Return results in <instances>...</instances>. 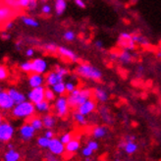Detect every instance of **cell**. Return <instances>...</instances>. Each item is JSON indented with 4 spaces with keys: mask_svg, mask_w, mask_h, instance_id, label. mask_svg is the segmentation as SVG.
I'll return each mask as SVG.
<instances>
[{
    "mask_svg": "<svg viewBox=\"0 0 161 161\" xmlns=\"http://www.w3.org/2000/svg\"><path fill=\"white\" fill-rule=\"evenodd\" d=\"M35 113H36L35 104L29 100L16 104L12 109V115L16 118H20V119L31 118L35 115Z\"/></svg>",
    "mask_w": 161,
    "mask_h": 161,
    "instance_id": "cell-3",
    "label": "cell"
},
{
    "mask_svg": "<svg viewBox=\"0 0 161 161\" xmlns=\"http://www.w3.org/2000/svg\"><path fill=\"white\" fill-rule=\"evenodd\" d=\"M92 91L90 88H75L67 96L68 104L71 108H78L87 99L92 98Z\"/></svg>",
    "mask_w": 161,
    "mask_h": 161,
    "instance_id": "cell-2",
    "label": "cell"
},
{
    "mask_svg": "<svg viewBox=\"0 0 161 161\" xmlns=\"http://www.w3.org/2000/svg\"><path fill=\"white\" fill-rule=\"evenodd\" d=\"M42 123H43V128H45L46 130H52L56 125V117L52 114L45 113L42 117Z\"/></svg>",
    "mask_w": 161,
    "mask_h": 161,
    "instance_id": "cell-19",
    "label": "cell"
},
{
    "mask_svg": "<svg viewBox=\"0 0 161 161\" xmlns=\"http://www.w3.org/2000/svg\"><path fill=\"white\" fill-rule=\"evenodd\" d=\"M132 39L135 42L136 44H139L141 46H143V47H147V46H149V40L143 36H141V35H138V34H134L132 35Z\"/></svg>",
    "mask_w": 161,
    "mask_h": 161,
    "instance_id": "cell-28",
    "label": "cell"
},
{
    "mask_svg": "<svg viewBox=\"0 0 161 161\" xmlns=\"http://www.w3.org/2000/svg\"><path fill=\"white\" fill-rule=\"evenodd\" d=\"M44 136H46L47 139L51 140V139L54 138V132H53L52 130H47V131L44 133Z\"/></svg>",
    "mask_w": 161,
    "mask_h": 161,
    "instance_id": "cell-54",
    "label": "cell"
},
{
    "mask_svg": "<svg viewBox=\"0 0 161 161\" xmlns=\"http://www.w3.org/2000/svg\"><path fill=\"white\" fill-rule=\"evenodd\" d=\"M20 19H21V22L25 26H27V27H30V28H38V26H39L38 21L36 19L33 18V17H31V16L21 15Z\"/></svg>",
    "mask_w": 161,
    "mask_h": 161,
    "instance_id": "cell-21",
    "label": "cell"
},
{
    "mask_svg": "<svg viewBox=\"0 0 161 161\" xmlns=\"http://www.w3.org/2000/svg\"><path fill=\"white\" fill-rule=\"evenodd\" d=\"M44 92H45V87L43 86L31 88L27 94V99L31 103L36 104L40 101L44 100Z\"/></svg>",
    "mask_w": 161,
    "mask_h": 161,
    "instance_id": "cell-7",
    "label": "cell"
},
{
    "mask_svg": "<svg viewBox=\"0 0 161 161\" xmlns=\"http://www.w3.org/2000/svg\"><path fill=\"white\" fill-rule=\"evenodd\" d=\"M57 53L59 55H61L62 57L66 58L67 60L73 62V63H80V57L78 56V54L73 51L70 48L64 46V45H58L57 48Z\"/></svg>",
    "mask_w": 161,
    "mask_h": 161,
    "instance_id": "cell-9",
    "label": "cell"
},
{
    "mask_svg": "<svg viewBox=\"0 0 161 161\" xmlns=\"http://www.w3.org/2000/svg\"><path fill=\"white\" fill-rule=\"evenodd\" d=\"M75 73L78 77L95 82L102 79V72L97 67L88 63H79L75 69Z\"/></svg>",
    "mask_w": 161,
    "mask_h": 161,
    "instance_id": "cell-1",
    "label": "cell"
},
{
    "mask_svg": "<svg viewBox=\"0 0 161 161\" xmlns=\"http://www.w3.org/2000/svg\"><path fill=\"white\" fill-rule=\"evenodd\" d=\"M15 129L8 122H2L0 124V142H8L14 136Z\"/></svg>",
    "mask_w": 161,
    "mask_h": 161,
    "instance_id": "cell-6",
    "label": "cell"
},
{
    "mask_svg": "<svg viewBox=\"0 0 161 161\" xmlns=\"http://www.w3.org/2000/svg\"><path fill=\"white\" fill-rule=\"evenodd\" d=\"M42 50L49 53V54H55L57 53V48H58V45L54 43V42H44L42 44Z\"/></svg>",
    "mask_w": 161,
    "mask_h": 161,
    "instance_id": "cell-29",
    "label": "cell"
},
{
    "mask_svg": "<svg viewBox=\"0 0 161 161\" xmlns=\"http://www.w3.org/2000/svg\"><path fill=\"white\" fill-rule=\"evenodd\" d=\"M117 59L120 63H122V64H129V63H131L133 60V55L129 50L124 49L123 51H121L118 54Z\"/></svg>",
    "mask_w": 161,
    "mask_h": 161,
    "instance_id": "cell-25",
    "label": "cell"
},
{
    "mask_svg": "<svg viewBox=\"0 0 161 161\" xmlns=\"http://www.w3.org/2000/svg\"><path fill=\"white\" fill-rule=\"evenodd\" d=\"M73 119L80 126H85L87 123L86 116L83 115V114H80V112H78V111H75L74 113H73Z\"/></svg>",
    "mask_w": 161,
    "mask_h": 161,
    "instance_id": "cell-32",
    "label": "cell"
},
{
    "mask_svg": "<svg viewBox=\"0 0 161 161\" xmlns=\"http://www.w3.org/2000/svg\"><path fill=\"white\" fill-rule=\"evenodd\" d=\"M29 123L31 124V126L33 127L36 131H39V130H42V129L43 128L42 120V118H39V117H35V116L31 117Z\"/></svg>",
    "mask_w": 161,
    "mask_h": 161,
    "instance_id": "cell-30",
    "label": "cell"
},
{
    "mask_svg": "<svg viewBox=\"0 0 161 161\" xmlns=\"http://www.w3.org/2000/svg\"><path fill=\"white\" fill-rule=\"evenodd\" d=\"M51 88H52V91L55 92V94H57V95H64V94H65V92H66L65 83H64V82L56 84Z\"/></svg>",
    "mask_w": 161,
    "mask_h": 161,
    "instance_id": "cell-31",
    "label": "cell"
},
{
    "mask_svg": "<svg viewBox=\"0 0 161 161\" xmlns=\"http://www.w3.org/2000/svg\"><path fill=\"white\" fill-rule=\"evenodd\" d=\"M156 55H157V57H158V58H161V51L157 52V54H156Z\"/></svg>",
    "mask_w": 161,
    "mask_h": 161,
    "instance_id": "cell-58",
    "label": "cell"
},
{
    "mask_svg": "<svg viewBox=\"0 0 161 161\" xmlns=\"http://www.w3.org/2000/svg\"><path fill=\"white\" fill-rule=\"evenodd\" d=\"M54 71H56L57 73H59V74H60L61 76H63L64 78L67 77V76L70 74L69 70H68L67 68H65V67H63V66H55Z\"/></svg>",
    "mask_w": 161,
    "mask_h": 161,
    "instance_id": "cell-41",
    "label": "cell"
},
{
    "mask_svg": "<svg viewBox=\"0 0 161 161\" xmlns=\"http://www.w3.org/2000/svg\"><path fill=\"white\" fill-rule=\"evenodd\" d=\"M19 133H20V136L21 138L24 140V141H30L31 139L34 138L35 136V133H36V130L31 126L30 123H26L24 124L19 130Z\"/></svg>",
    "mask_w": 161,
    "mask_h": 161,
    "instance_id": "cell-14",
    "label": "cell"
},
{
    "mask_svg": "<svg viewBox=\"0 0 161 161\" xmlns=\"http://www.w3.org/2000/svg\"><path fill=\"white\" fill-rule=\"evenodd\" d=\"M2 3L7 5L8 7H10L11 9L15 10L16 12L21 10L19 7V4H18V0H2Z\"/></svg>",
    "mask_w": 161,
    "mask_h": 161,
    "instance_id": "cell-34",
    "label": "cell"
},
{
    "mask_svg": "<svg viewBox=\"0 0 161 161\" xmlns=\"http://www.w3.org/2000/svg\"><path fill=\"white\" fill-rule=\"evenodd\" d=\"M80 147V142L79 139H72L67 144H65V149L69 153H75Z\"/></svg>",
    "mask_w": 161,
    "mask_h": 161,
    "instance_id": "cell-22",
    "label": "cell"
},
{
    "mask_svg": "<svg viewBox=\"0 0 161 161\" xmlns=\"http://www.w3.org/2000/svg\"><path fill=\"white\" fill-rule=\"evenodd\" d=\"M63 38L66 40L68 42H74L76 39V34L74 31H71V30H68L66 31L65 33L63 34Z\"/></svg>",
    "mask_w": 161,
    "mask_h": 161,
    "instance_id": "cell-36",
    "label": "cell"
},
{
    "mask_svg": "<svg viewBox=\"0 0 161 161\" xmlns=\"http://www.w3.org/2000/svg\"><path fill=\"white\" fill-rule=\"evenodd\" d=\"M72 139H73V135H72L71 133H65V134H63V135L61 136V138H60L59 140L61 141L62 143L67 144Z\"/></svg>",
    "mask_w": 161,
    "mask_h": 161,
    "instance_id": "cell-43",
    "label": "cell"
},
{
    "mask_svg": "<svg viewBox=\"0 0 161 161\" xmlns=\"http://www.w3.org/2000/svg\"><path fill=\"white\" fill-rule=\"evenodd\" d=\"M67 9V0H54V11L57 16H61Z\"/></svg>",
    "mask_w": 161,
    "mask_h": 161,
    "instance_id": "cell-20",
    "label": "cell"
},
{
    "mask_svg": "<svg viewBox=\"0 0 161 161\" xmlns=\"http://www.w3.org/2000/svg\"><path fill=\"white\" fill-rule=\"evenodd\" d=\"M86 147H88L93 151H96V150H98V148H99V144L95 140H90L86 142Z\"/></svg>",
    "mask_w": 161,
    "mask_h": 161,
    "instance_id": "cell-42",
    "label": "cell"
},
{
    "mask_svg": "<svg viewBox=\"0 0 161 161\" xmlns=\"http://www.w3.org/2000/svg\"><path fill=\"white\" fill-rule=\"evenodd\" d=\"M1 91H2V87H1V86H0V92H1Z\"/></svg>",
    "mask_w": 161,
    "mask_h": 161,
    "instance_id": "cell-62",
    "label": "cell"
},
{
    "mask_svg": "<svg viewBox=\"0 0 161 161\" xmlns=\"http://www.w3.org/2000/svg\"><path fill=\"white\" fill-rule=\"evenodd\" d=\"M49 142L50 140L47 139L46 136H39L37 139V144L38 147H40L42 148H48V146H49Z\"/></svg>",
    "mask_w": 161,
    "mask_h": 161,
    "instance_id": "cell-37",
    "label": "cell"
},
{
    "mask_svg": "<svg viewBox=\"0 0 161 161\" xmlns=\"http://www.w3.org/2000/svg\"><path fill=\"white\" fill-rule=\"evenodd\" d=\"M16 15L17 12L15 10L3 3L0 4V25H5L7 22L12 21Z\"/></svg>",
    "mask_w": 161,
    "mask_h": 161,
    "instance_id": "cell-8",
    "label": "cell"
},
{
    "mask_svg": "<svg viewBox=\"0 0 161 161\" xmlns=\"http://www.w3.org/2000/svg\"><path fill=\"white\" fill-rule=\"evenodd\" d=\"M48 149H49L50 153L54 155H62L64 152L66 151L65 149V144L62 143L59 139H51L49 142V146H48Z\"/></svg>",
    "mask_w": 161,
    "mask_h": 161,
    "instance_id": "cell-10",
    "label": "cell"
},
{
    "mask_svg": "<svg viewBox=\"0 0 161 161\" xmlns=\"http://www.w3.org/2000/svg\"><path fill=\"white\" fill-rule=\"evenodd\" d=\"M44 99L49 101V102H52L56 99V94L55 92L52 91V88H49V87H45V92H44Z\"/></svg>",
    "mask_w": 161,
    "mask_h": 161,
    "instance_id": "cell-33",
    "label": "cell"
},
{
    "mask_svg": "<svg viewBox=\"0 0 161 161\" xmlns=\"http://www.w3.org/2000/svg\"><path fill=\"white\" fill-rule=\"evenodd\" d=\"M139 149V144L136 142H125V146L123 150L125 151V153L128 155H133L135 154Z\"/></svg>",
    "mask_w": 161,
    "mask_h": 161,
    "instance_id": "cell-23",
    "label": "cell"
},
{
    "mask_svg": "<svg viewBox=\"0 0 161 161\" xmlns=\"http://www.w3.org/2000/svg\"><path fill=\"white\" fill-rule=\"evenodd\" d=\"M35 107H36V111H37L38 113H48V112L50 111V102L49 101H47V100H42V101H40L36 104H35Z\"/></svg>",
    "mask_w": 161,
    "mask_h": 161,
    "instance_id": "cell-24",
    "label": "cell"
},
{
    "mask_svg": "<svg viewBox=\"0 0 161 161\" xmlns=\"http://www.w3.org/2000/svg\"><path fill=\"white\" fill-rule=\"evenodd\" d=\"M38 7V0H30V3L28 6V9L29 11H36Z\"/></svg>",
    "mask_w": 161,
    "mask_h": 161,
    "instance_id": "cell-44",
    "label": "cell"
},
{
    "mask_svg": "<svg viewBox=\"0 0 161 161\" xmlns=\"http://www.w3.org/2000/svg\"><path fill=\"white\" fill-rule=\"evenodd\" d=\"M2 123V114H1V112H0V124Z\"/></svg>",
    "mask_w": 161,
    "mask_h": 161,
    "instance_id": "cell-59",
    "label": "cell"
},
{
    "mask_svg": "<svg viewBox=\"0 0 161 161\" xmlns=\"http://www.w3.org/2000/svg\"><path fill=\"white\" fill-rule=\"evenodd\" d=\"M20 69L24 73H31V61L26 60L20 64Z\"/></svg>",
    "mask_w": 161,
    "mask_h": 161,
    "instance_id": "cell-35",
    "label": "cell"
},
{
    "mask_svg": "<svg viewBox=\"0 0 161 161\" xmlns=\"http://www.w3.org/2000/svg\"><path fill=\"white\" fill-rule=\"evenodd\" d=\"M74 2L79 8H80V9H85L86 6L84 0H74Z\"/></svg>",
    "mask_w": 161,
    "mask_h": 161,
    "instance_id": "cell-49",
    "label": "cell"
},
{
    "mask_svg": "<svg viewBox=\"0 0 161 161\" xmlns=\"http://www.w3.org/2000/svg\"><path fill=\"white\" fill-rule=\"evenodd\" d=\"M28 83L31 88L37 87L40 86H43V84L45 83V78L43 75L36 74V73H31L28 78Z\"/></svg>",
    "mask_w": 161,
    "mask_h": 161,
    "instance_id": "cell-15",
    "label": "cell"
},
{
    "mask_svg": "<svg viewBox=\"0 0 161 161\" xmlns=\"http://www.w3.org/2000/svg\"><path fill=\"white\" fill-rule=\"evenodd\" d=\"M92 94L94 96L95 100L100 103H105L109 100V94H108L107 91L101 86L95 87L92 92Z\"/></svg>",
    "mask_w": 161,
    "mask_h": 161,
    "instance_id": "cell-16",
    "label": "cell"
},
{
    "mask_svg": "<svg viewBox=\"0 0 161 161\" xmlns=\"http://www.w3.org/2000/svg\"><path fill=\"white\" fill-rule=\"evenodd\" d=\"M21 158L20 153L14 148L8 149L4 154V161H19Z\"/></svg>",
    "mask_w": 161,
    "mask_h": 161,
    "instance_id": "cell-27",
    "label": "cell"
},
{
    "mask_svg": "<svg viewBox=\"0 0 161 161\" xmlns=\"http://www.w3.org/2000/svg\"><path fill=\"white\" fill-rule=\"evenodd\" d=\"M85 158H86V161H91L92 160L91 157H85Z\"/></svg>",
    "mask_w": 161,
    "mask_h": 161,
    "instance_id": "cell-61",
    "label": "cell"
},
{
    "mask_svg": "<svg viewBox=\"0 0 161 161\" xmlns=\"http://www.w3.org/2000/svg\"><path fill=\"white\" fill-rule=\"evenodd\" d=\"M65 88H66V92L70 93V92H73L75 88H77V84L74 82L73 80H68V82L65 83Z\"/></svg>",
    "mask_w": 161,
    "mask_h": 161,
    "instance_id": "cell-40",
    "label": "cell"
},
{
    "mask_svg": "<svg viewBox=\"0 0 161 161\" xmlns=\"http://www.w3.org/2000/svg\"><path fill=\"white\" fill-rule=\"evenodd\" d=\"M99 115H100V117L103 120L104 123H106V124H112V121H113V120H112L111 114H110L109 109L107 108V106L102 105L99 108Z\"/></svg>",
    "mask_w": 161,
    "mask_h": 161,
    "instance_id": "cell-26",
    "label": "cell"
},
{
    "mask_svg": "<svg viewBox=\"0 0 161 161\" xmlns=\"http://www.w3.org/2000/svg\"><path fill=\"white\" fill-rule=\"evenodd\" d=\"M143 72H144V67L142 65H139L138 69H136V77L138 78H142L143 75Z\"/></svg>",
    "mask_w": 161,
    "mask_h": 161,
    "instance_id": "cell-50",
    "label": "cell"
},
{
    "mask_svg": "<svg viewBox=\"0 0 161 161\" xmlns=\"http://www.w3.org/2000/svg\"><path fill=\"white\" fill-rule=\"evenodd\" d=\"M109 133V129L106 126H103V125H98V126H95L92 131V138L95 140H99V139H103L108 135Z\"/></svg>",
    "mask_w": 161,
    "mask_h": 161,
    "instance_id": "cell-18",
    "label": "cell"
},
{
    "mask_svg": "<svg viewBox=\"0 0 161 161\" xmlns=\"http://www.w3.org/2000/svg\"><path fill=\"white\" fill-rule=\"evenodd\" d=\"M94 46L96 49H103V47H104V44L102 42V40H95V42H94Z\"/></svg>",
    "mask_w": 161,
    "mask_h": 161,
    "instance_id": "cell-53",
    "label": "cell"
},
{
    "mask_svg": "<svg viewBox=\"0 0 161 161\" xmlns=\"http://www.w3.org/2000/svg\"><path fill=\"white\" fill-rule=\"evenodd\" d=\"M93 150H92L88 147H85L84 148H82V155L84 157H92V155L93 154Z\"/></svg>",
    "mask_w": 161,
    "mask_h": 161,
    "instance_id": "cell-45",
    "label": "cell"
},
{
    "mask_svg": "<svg viewBox=\"0 0 161 161\" xmlns=\"http://www.w3.org/2000/svg\"><path fill=\"white\" fill-rule=\"evenodd\" d=\"M9 77V70L5 65H0V80H6Z\"/></svg>",
    "mask_w": 161,
    "mask_h": 161,
    "instance_id": "cell-38",
    "label": "cell"
},
{
    "mask_svg": "<svg viewBox=\"0 0 161 161\" xmlns=\"http://www.w3.org/2000/svg\"><path fill=\"white\" fill-rule=\"evenodd\" d=\"M29 3H30V0H18V4L21 10L28 9Z\"/></svg>",
    "mask_w": 161,
    "mask_h": 161,
    "instance_id": "cell-46",
    "label": "cell"
},
{
    "mask_svg": "<svg viewBox=\"0 0 161 161\" xmlns=\"http://www.w3.org/2000/svg\"><path fill=\"white\" fill-rule=\"evenodd\" d=\"M69 104L67 97L64 95H59L57 98L54 100V110L55 113L58 117H65L69 113Z\"/></svg>",
    "mask_w": 161,
    "mask_h": 161,
    "instance_id": "cell-4",
    "label": "cell"
},
{
    "mask_svg": "<svg viewBox=\"0 0 161 161\" xmlns=\"http://www.w3.org/2000/svg\"><path fill=\"white\" fill-rule=\"evenodd\" d=\"M46 161H61L57 155H54L52 153H47L46 154Z\"/></svg>",
    "mask_w": 161,
    "mask_h": 161,
    "instance_id": "cell-48",
    "label": "cell"
},
{
    "mask_svg": "<svg viewBox=\"0 0 161 161\" xmlns=\"http://www.w3.org/2000/svg\"><path fill=\"white\" fill-rule=\"evenodd\" d=\"M40 12H42V14L44 16H48V15H50L52 12V7L48 3H44L42 6V8H40Z\"/></svg>",
    "mask_w": 161,
    "mask_h": 161,
    "instance_id": "cell-39",
    "label": "cell"
},
{
    "mask_svg": "<svg viewBox=\"0 0 161 161\" xmlns=\"http://www.w3.org/2000/svg\"><path fill=\"white\" fill-rule=\"evenodd\" d=\"M49 69V63L45 58L37 57L31 60V73L45 75Z\"/></svg>",
    "mask_w": 161,
    "mask_h": 161,
    "instance_id": "cell-5",
    "label": "cell"
},
{
    "mask_svg": "<svg viewBox=\"0 0 161 161\" xmlns=\"http://www.w3.org/2000/svg\"><path fill=\"white\" fill-rule=\"evenodd\" d=\"M12 148H14L13 143H8V149H12Z\"/></svg>",
    "mask_w": 161,
    "mask_h": 161,
    "instance_id": "cell-57",
    "label": "cell"
},
{
    "mask_svg": "<svg viewBox=\"0 0 161 161\" xmlns=\"http://www.w3.org/2000/svg\"><path fill=\"white\" fill-rule=\"evenodd\" d=\"M0 36H1L3 40H9L11 38V35L9 33H6V31H3V33L0 35Z\"/></svg>",
    "mask_w": 161,
    "mask_h": 161,
    "instance_id": "cell-56",
    "label": "cell"
},
{
    "mask_svg": "<svg viewBox=\"0 0 161 161\" xmlns=\"http://www.w3.org/2000/svg\"><path fill=\"white\" fill-rule=\"evenodd\" d=\"M95 109H96L95 100L90 98V99H87L86 101H85L83 104H80V105L77 108V111L86 117L88 115H91L92 113H93Z\"/></svg>",
    "mask_w": 161,
    "mask_h": 161,
    "instance_id": "cell-12",
    "label": "cell"
},
{
    "mask_svg": "<svg viewBox=\"0 0 161 161\" xmlns=\"http://www.w3.org/2000/svg\"><path fill=\"white\" fill-rule=\"evenodd\" d=\"M35 53H36V50L34 47H29L25 50V55L28 58H31L33 56H35Z\"/></svg>",
    "mask_w": 161,
    "mask_h": 161,
    "instance_id": "cell-47",
    "label": "cell"
},
{
    "mask_svg": "<svg viewBox=\"0 0 161 161\" xmlns=\"http://www.w3.org/2000/svg\"><path fill=\"white\" fill-rule=\"evenodd\" d=\"M47 1H48V0H40V2H42L43 4L44 3H47Z\"/></svg>",
    "mask_w": 161,
    "mask_h": 161,
    "instance_id": "cell-60",
    "label": "cell"
},
{
    "mask_svg": "<svg viewBox=\"0 0 161 161\" xmlns=\"http://www.w3.org/2000/svg\"><path fill=\"white\" fill-rule=\"evenodd\" d=\"M14 28V22L13 20L12 21H9V22H7L5 25H4V29L5 31H10Z\"/></svg>",
    "mask_w": 161,
    "mask_h": 161,
    "instance_id": "cell-52",
    "label": "cell"
},
{
    "mask_svg": "<svg viewBox=\"0 0 161 161\" xmlns=\"http://www.w3.org/2000/svg\"><path fill=\"white\" fill-rule=\"evenodd\" d=\"M15 106V103L13 99L10 97L9 93L7 91H1L0 92V109L1 110H12Z\"/></svg>",
    "mask_w": 161,
    "mask_h": 161,
    "instance_id": "cell-11",
    "label": "cell"
},
{
    "mask_svg": "<svg viewBox=\"0 0 161 161\" xmlns=\"http://www.w3.org/2000/svg\"><path fill=\"white\" fill-rule=\"evenodd\" d=\"M24 46V42L23 40H17V42H15V47L17 50H21Z\"/></svg>",
    "mask_w": 161,
    "mask_h": 161,
    "instance_id": "cell-55",
    "label": "cell"
},
{
    "mask_svg": "<svg viewBox=\"0 0 161 161\" xmlns=\"http://www.w3.org/2000/svg\"><path fill=\"white\" fill-rule=\"evenodd\" d=\"M136 136L134 135H126L124 138L125 142H136Z\"/></svg>",
    "mask_w": 161,
    "mask_h": 161,
    "instance_id": "cell-51",
    "label": "cell"
},
{
    "mask_svg": "<svg viewBox=\"0 0 161 161\" xmlns=\"http://www.w3.org/2000/svg\"><path fill=\"white\" fill-rule=\"evenodd\" d=\"M7 92H8V93H9L10 97L13 99L15 105H16V104H19L21 102H24V101L27 100V95H25L22 92L17 90V88L10 87Z\"/></svg>",
    "mask_w": 161,
    "mask_h": 161,
    "instance_id": "cell-17",
    "label": "cell"
},
{
    "mask_svg": "<svg viewBox=\"0 0 161 161\" xmlns=\"http://www.w3.org/2000/svg\"><path fill=\"white\" fill-rule=\"evenodd\" d=\"M44 78H45V84L47 85V86H50V87H52L53 86H55L58 83L64 82V79H65L59 73H57L56 71L47 72L44 76Z\"/></svg>",
    "mask_w": 161,
    "mask_h": 161,
    "instance_id": "cell-13",
    "label": "cell"
}]
</instances>
